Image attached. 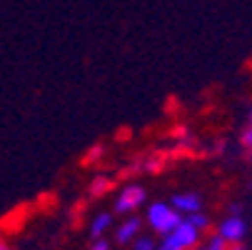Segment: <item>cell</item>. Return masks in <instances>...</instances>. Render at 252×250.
<instances>
[{"mask_svg":"<svg viewBox=\"0 0 252 250\" xmlns=\"http://www.w3.org/2000/svg\"><path fill=\"white\" fill-rule=\"evenodd\" d=\"M197 245H200V230L183 218L167 235H162L158 250H192Z\"/></svg>","mask_w":252,"mask_h":250,"instance_id":"cell-1","label":"cell"},{"mask_svg":"<svg viewBox=\"0 0 252 250\" xmlns=\"http://www.w3.org/2000/svg\"><path fill=\"white\" fill-rule=\"evenodd\" d=\"M145 220H148V228L158 235H167L180 220L183 215L170 205V203H162V200H155L148 205V213H145Z\"/></svg>","mask_w":252,"mask_h":250,"instance_id":"cell-2","label":"cell"},{"mask_svg":"<svg viewBox=\"0 0 252 250\" xmlns=\"http://www.w3.org/2000/svg\"><path fill=\"white\" fill-rule=\"evenodd\" d=\"M148 200V190L142 188L140 183H127L118 198H115V213L118 215H132L137 208H142Z\"/></svg>","mask_w":252,"mask_h":250,"instance_id":"cell-3","label":"cell"},{"mask_svg":"<svg viewBox=\"0 0 252 250\" xmlns=\"http://www.w3.org/2000/svg\"><path fill=\"white\" fill-rule=\"evenodd\" d=\"M218 235L227 243V245H235V243H242L245 235H247V223L242 215H225V220H220L218 225Z\"/></svg>","mask_w":252,"mask_h":250,"instance_id":"cell-4","label":"cell"},{"mask_svg":"<svg viewBox=\"0 0 252 250\" xmlns=\"http://www.w3.org/2000/svg\"><path fill=\"white\" fill-rule=\"evenodd\" d=\"M140 230H142V218H137L135 213H132V215H125V220L118 225L115 240H118L120 245H127V243H132V240L140 235Z\"/></svg>","mask_w":252,"mask_h":250,"instance_id":"cell-5","label":"cell"},{"mask_svg":"<svg viewBox=\"0 0 252 250\" xmlns=\"http://www.w3.org/2000/svg\"><path fill=\"white\" fill-rule=\"evenodd\" d=\"M170 205L185 218V215H190V213L202 210V198L197 193H177V195H172Z\"/></svg>","mask_w":252,"mask_h":250,"instance_id":"cell-6","label":"cell"},{"mask_svg":"<svg viewBox=\"0 0 252 250\" xmlns=\"http://www.w3.org/2000/svg\"><path fill=\"white\" fill-rule=\"evenodd\" d=\"M110 228H113V213H97L95 220L90 223V235L97 240V238H102Z\"/></svg>","mask_w":252,"mask_h":250,"instance_id":"cell-7","label":"cell"},{"mask_svg":"<svg viewBox=\"0 0 252 250\" xmlns=\"http://www.w3.org/2000/svg\"><path fill=\"white\" fill-rule=\"evenodd\" d=\"M240 143H242V148L247 150V158L252 160V108H250L247 128H245V130H242V135H240Z\"/></svg>","mask_w":252,"mask_h":250,"instance_id":"cell-8","label":"cell"},{"mask_svg":"<svg viewBox=\"0 0 252 250\" xmlns=\"http://www.w3.org/2000/svg\"><path fill=\"white\" fill-rule=\"evenodd\" d=\"M185 220H188L190 225H195V228H197L200 233L210 228V218L205 215V213H202V210H197V213H190V215H185Z\"/></svg>","mask_w":252,"mask_h":250,"instance_id":"cell-9","label":"cell"},{"mask_svg":"<svg viewBox=\"0 0 252 250\" xmlns=\"http://www.w3.org/2000/svg\"><path fill=\"white\" fill-rule=\"evenodd\" d=\"M130 245H132V250H158V240L150 238V235H142V233H140Z\"/></svg>","mask_w":252,"mask_h":250,"instance_id":"cell-10","label":"cell"},{"mask_svg":"<svg viewBox=\"0 0 252 250\" xmlns=\"http://www.w3.org/2000/svg\"><path fill=\"white\" fill-rule=\"evenodd\" d=\"M195 250H227V243H225L218 233H215L212 238H207V243H200Z\"/></svg>","mask_w":252,"mask_h":250,"instance_id":"cell-11","label":"cell"},{"mask_svg":"<svg viewBox=\"0 0 252 250\" xmlns=\"http://www.w3.org/2000/svg\"><path fill=\"white\" fill-rule=\"evenodd\" d=\"M110 180H107V178H95V183L90 185V195H102V193H107V190H110Z\"/></svg>","mask_w":252,"mask_h":250,"instance_id":"cell-12","label":"cell"},{"mask_svg":"<svg viewBox=\"0 0 252 250\" xmlns=\"http://www.w3.org/2000/svg\"><path fill=\"white\" fill-rule=\"evenodd\" d=\"M90 250H110V245H107V240H102V238H97L93 245H90Z\"/></svg>","mask_w":252,"mask_h":250,"instance_id":"cell-13","label":"cell"},{"mask_svg":"<svg viewBox=\"0 0 252 250\" xmlns=\"http://www.w3.org/2000/svg\"><path fill=\"white\" fill-rule=\"evenodd\" d=\"M227 215H242V205H240V203L227 205Z\"/></svg>","mask_w":252,"mask_h":250,"instance_id":"cell-14","label":"cell"},{"mask_svg":"<svg viewBox=\"0 0 252 250\" xmlns=\"http://www.w3.org/2000/svg\"><path fill=\"white\" fill-rule=\"evenodd\" d=\"M158 160H160V158H150V160L145 163V170H158V168H160V163H158Z\"/></svg>","mask_w":252,"mask_h":250,"instance_id":"cell-15","label":"cell"},{"mask_svg":"<svg viewBox=\"0 0 252 250\" xmlns=\"http://www.w3.org/2000/svg\"><path fill=\"white\" fill-rule=\"evenodd\" d=\"M227 250H250L245 243H235V245H227Z\"/></svg>","mask_w":252,"mask_h":250,"instance_id":"cell-16","label":"cell"},{"mask_svg":"<svg viewBox=\"0 0 252 250\" xmlns=\"http://www.w3.org/2000/svg\"><path fill=\"white\" fill-rule=\"evenodd\" d=\"M0 250H13V248H10V245L3 240V238H0Z\"/></svg>","mask_w":252,"mask_h":250,"instance_id":"cell-17","label":"cell"}]
</instances>
